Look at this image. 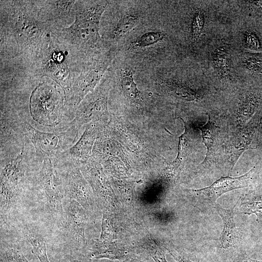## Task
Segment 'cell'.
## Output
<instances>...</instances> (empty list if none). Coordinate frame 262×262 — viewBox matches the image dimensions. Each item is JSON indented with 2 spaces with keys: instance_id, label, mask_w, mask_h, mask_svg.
Listing matches in <instances>:
<instances>
[{
  "instance_id": "cell-1",
  "label": "cell",
  "mask_w": 262,
  "mask_h": 262,
  "mask_svg": "<svg viewBox=\"0 0 262 262\" xmlns=\"http://www.w3.org/2000/svg\"><path fill=\"white\" fill-rule=\"evenodd\" d=\"M0 13V31L14 39L18 55L35 71L54 26L42 18L33 0H1Z\"/></svg>"
},
{
  "instance_id": "cell-2",
  "label": "cell",
  "mask_w": 262,
  "mask_h": 262,
  "mask_svg": "<svg viewBox=\"0 0 262 262\" xmlns=\"http://www.w3.org/2000/svg\"><path fill=\"white\" fill-rule=\"evenodd\" d=\"M109 4L107 0H76L74 22L67 27L54 28L51 37L85 63L103 58L107 52H103L100 23Z\"/></svg>"
},
{
  "instance_id": "cell-3",
  "label": "cell",
  "mask_w": 262,
  "mask_h": 262,
  "mask_svg": "<svg viewBox=\"0 0 262 262\" xmlns=\"http://www.w3.org/2000/svg\"><path fill=\"white\" fill-rule=\"evenodd\" d=\"M29 110L33 120L42 126L56 127L63 120L73 115L65 105L62 88L53 80L42 77L29 99Z\"/></svg>"
},
{
  "instance_id": "cell-4",
  "label": "cell",
  "mask_w": 262,
  "mask_h": 262,
  "mask_svg": "<svg viewBox=\"0 0 262 262\" xmlns=\"http://www.w3.org/2000/svg\"><path fill=\"white\" fill-rule=\"evenodd\" d=\"M0 63V100L16 105L26 103L42 77L18 55Z\"/></svg>"
},
{
  "instance_id": "cell-5",
  "label": "cell",
  "mask_w": 262,
  "mask_h": 262,
  "mask_svg": "<svg viewBox=\"0 0 262 262\" xmlns=\"http://www.w3.org/2000/svg\"><path fill=\"white\" fill-rule=\"evenodd\" d=\"M82 71L78 60L65 46L50 36L49 47L36 70L37 75L55 81L63 90L66 98Z\"/></svg>"
},
{
  "instance_id": "cell-6",
  "label": "cell",
  "mask_w": 262,
  "mask_h": 262,
  "mask_svg": "<svg viewBox=\"0 0 262 262\" xmlns=\"http://www.w3.org/2000/svg\"><path fill=\"white\" fill-rule=\"evenodd\" d=\"M18 115L21 130L33 144L37 162L46 159H56L76 141L79 129L71 122L53 132L42 131L33 127L22 115Z\"/></svg>"
},
{
  "instance_id": "cell-7",
  "label": "cell",
  "mask_w": 262,
  "mask_h": 262,
  "mask_svg": "<svg viewBox=\"0 0 262 262\" xmlns=\"http://www.w3.org/2000/svg\"><path fill=\"white\" fill-rule=\"evenodd\" d=\"M39 164L34 184L37 195L47 213L58 226L63 227L65 197L61 179L51 159H45Z\"/></svg>"
},
{
  "instance_id": "cell-8",
  "label": "cell",
  "mask_w": 262,
  "mask_h": 262,
  "mask_svg": "<svg viewBox=\"0 0 262 262\" xmlns=\"http://www.w3.org/2000/svg\"><path fill=\"white\" fill-rule=\"evenodd\" d=\"M61 179L65 198L75 200L86 211L93 208L94 200L79 165L70 162H53Z\"/></svg>"
},
{
  "instance_id": "cell-9",
  "label": "cell",
  "mask_w": 262,
  "mask_h": 262,
  "mask_svg": "<svg viewBox=\"0 0 262 262\" xmlns=\"http://www.w3.org/2000/svg\"><path fill=\"white\" fill-rule=\"evenodd\" d=\"M27 140L17 150H9L8 154L1 155L0 184L22 192L26 184V173L29 164L34 160L28 150ZM22 143V144H23Z\"/></svg>"
},
{
  "instance_id": "cell-10",
  "label": "cell",
  "mask_w": 262,
  "mask_h": 262,
  "mask_svg": "<svg viewBox=\"0 0 262 262\" xmlns=\"http://www.w3.org/2000/svg\"><path fill=\"white\" fill-rule=\"evenodd\" d=\"M258 177L257 169L253 167L241 176L221 177L208 187L190 191L196 201V205L201 208H208L214 207L216 200L224 194L251 185L256 182Z\"/></svg>"
},
{
  "instance_id": "cell-11",
  "label": "cell",
  "mask_w": 262,
  "mask_h": 262,
  "mask_svg": "<svg viewBox=\"0 0 262 262\" xmlns=\"http://www.w3.org/2000/svg\"><path fill=\"white\" fill-rule=\"evenodd\" d=\"M111 60V56H109L82 71L76 78L65 98V105L73 115L82 100L102 80Z\"/></svg>"
},
{
  "instance_id": "cell-12",
  "label": "cell",
  "mask_w": 262,
  "mask_h": 262,
  "mask_svg": "<svg viewBox=\"0 0 262 262\" xmlns=\"http://www.w3.org/2000/svg\"><path fill=\"white\" fill-rule=\"evenodd\" d=\"M74 0H33L40 15L55 28L67 27L75 19Z\"/></svg>"
},
{
  "instance_id": "cell-13",
  "label": "cell",
  "mask_w": 262,
  "mask_h": 262,
  "mask_svg": "<svg viewBox=\"0 0 262 262\" xmlns=\"http://www.w3.org/2000/svg\"><path fill=\"white\" fill-rule=\"evenodd\" d=\"M64 206V227L71 240L78 246L86 245L85 229L87 222L86 210L77 201L67 200Z\"/></svg>"
},
{
  "instance_id": "cell-14",
  "label": "cell",
  "mask_w": 262,
  "mask_h": 262,
  "mask_svg": "<svg viewBox=\"0 0 262 262\" xmlns=\"http://www.w3.org/2000/svg\"><path fill=\"white\" fill-rule=\"evenodd\" d=\"M262 119L261 114L258 112L245 126L240 128L231 138L229 144V160L231 171L242 154L250 147L255 133Z\"/></svg>"
},
{
  "instance_id": "cell-15",
  "label": "cell",
  "mask_w": 262,
  "mask_h": 262,
  "mask_svg": "<svg viewBox=\"0 0 262 262\" xmlns=\"http://www.w3.org/2000/svg\"><path fill=\"white\" fill-rule=\"evenodd\" d=\"M106 107V98L99 91L92 94L89 98L85 96L76 108L71 123L79 129L89 120L103 114Z\"/></svg>"
},
{
  "instance_id": "cell-16",
  "label": "cell",
  "mask_w": 262,
  "mask_h": 262,
  "mask_svg": "<svg viewBox=\"0 0 262 262\" xmlns=\"http://www.w3.org/2000/svg\"><path fill=\"white\" fill-rule=\"evenodd\" d=\"M236 204L229 209L224 208L218 203H216L214 206L223 223L220 246L224 249L231 247L239 240V234L234 219V210Z\"/></svg>"
},
{
  "instance_id": "cell-17",
  "label": "cell",
  "mask_w": 262,
  "mask_h": 262,
  "mask_svg": "<svg viewBox=\"0 0 262 262\" xmlns=\"http://www.w3.org/2000/svg\"><path fill=\"white\" fill-rule=\"evenodd\" d=\"M201 135L207 148L206 157L202 165L209 164L213 162L219 147V128L211 120L210 117L207 122L199 128Z\"/></svg>"
},
{
  "instance_id": "cell-18",
  "label": "cell",
  "mask_w": 262,
  "mask_h": 262,
  "mask_svg": "<svg viewBox=\"0 0 262 262\" xmlns=\"http://www.w3.org/2000/svg\"><path fill=\"white\" fill-rule=\"evenodd\" d=\"M22 192L0 184L1 220L5 219L17 207Z\"/></svg>"
},
{
  "instance_id": "cell-19",
  "label": "cell",
  "mask_w": 262,
  "mask_h": 262,
  "mask_svg": "<svg viewBox=\"0 0 262 262\" xmlns=\"http://www.w3.org/2000/svg\"><path fill=\"white\" fill-rule=\"evenodd\" d=\"M89 250V254L92 258L110 259L119 258L118 249L111 242L96 240L91 245Z\"/></svg>"
},
{
  "instance_id": "cell-20",
  "label": "cell",
  "mask_w": 262,
  "mask_h": 262,
  "mask_svg": "<svg viewBox=\"0 0 262 262\" xmlns=\"http://www.w3.org/2000/svg\"><path fill=\"white\" fill-rule=\"evenodd\" d=\"M240 208L245 214H256L257 221L262 223V194L245 195L241 199Z\"/></svg>"
},
{
  "instance_id": "cell-21",
  "label": "cell",
  "mask_w": 262,
  "mask_h": 262,
  "mask_svg": "<svg viewBox=\"0 0 262 262\" xmlns=\"http://www.w3.org/2000/svg\"><path fill=\"white\" fill-rule=\"evenodd\" d=\"M139 19V17L134 14L124 15L116 22L110 31V37L113 39H116L125 35L134 28L138 23Z\"/></svg>"
},
{
  "instance_id": "cell-22",
  "label": "cell",
  "mask_w": 262,
  "mask_h": 262,
  "mask_svg": "<svg viewBox=\"0 0 262 262\" xmlns=\"http://www.w3.org/2000/svg\"><path fill=\"white\" fill-rule=\"evenodd\" d=\"M256 97L248 95L241 102L237 113V121L239 125L242 126L251 116L258 106Z\"/></svg>"
},
{
  "instance_id": "cell-23",
  "label": "cell",
  "mask_w": 262,
  "mask_h": 262,
  "mask_svg": "<svg viewBox=\"0 0 262 262\" xmlns=\"http://www.w3.org/2000/svg\"><path fill=\"white\" fill-rule=\"evenodd\" d=\"M120 85L124 93L130 98L139 99L140 92L135 82L132 70L125 68L121 70Z\"/></svg>"
},
{
  "instance_id": "cell-24",
  "label": "cell",
  "mask_w": 262,
  "mask_h": 262,
  "mask_svg": "<svg viewBox=\"0 0 262 262\" xmlns=\"http://www.w3.org/2000/svg\"><path fill=\"white\" fill-rule=\"evenodd\" d=\"M25 236L32 246L33 252L39 262H49L44 238L40 234L33 232L26 234Z\"/></svg>"
},
{
  "instance_id": "cell-25",
  "label": "cell",
  "mask_w": 262,
  "mask_h": 262,
  "mask_svg": "<svg viewBox=\"0 0 262 262\" xmlns=\"http://www.w3.org/2000/svg\"><path fill=\"white\" fill-rule=\"evenodd\" d=\"M165 36L166 33L161 31L147 32L132 42L129 49H135L147 47L163 40Z\"/></svg>"
},
{
  "instance_id": "cell-26",
  "label": "cell",
  "mask_w": 262,
  "mask_h": 262,
  "mask_svg": "<svg viewBox=\"0 0 262 262\" xmlns=\"http://www.w3.org/2000/svg\"><path fill=\"white\" fill-rule=\"evenodd\" d=\"M214 69L220 76H225L229 71V60L227 50L224 48H220L213 58Z\"/></svg>"
},
{
  "instance_id": "cell-27",
  "label": "cell",
  "mask_w": 262,
  "mask_h": 262,
  "mask_svg": "<svg viewBox=\"0 0 262 262\" xmlns=\"http://www.w3.org/2000/svg\"><path fill=\"white\" fill-rule=\"evenodd\" d=\"M0 259L2 262H29L20 248L16 246H5L0 250Z\"/></svg>"
},
{
  "instance_id": "cell-28",
  "label": "cell",
  "mask_w": 262,
  "mask_h": 262,
  "mask_svg": "<svg viewBox=\"0 0 262 262\" xmlns=\"http://www.w3.org/2000/svg\"><path fill=\"white\" fill-rule=\"evenodd\" d=\"M115 238V229L113 219L110 213L105 211L102 215L100 240L106 242H111Z\"/></svg>"
},
{
  "instance_id": "cell-29",
  "label": "cell",
  "mask_w": 262,
  "mask_h": 262,
  "mask_svg": "<svg viewBox=\"0 0 262 262\" xmlns=\"http://www.w3.org/2000/svg\"><path fill=\"white\" fill-rule=\"evenodd\" d=\"M204 24L203 14L201 11L196 12L194 16L192 25V35L194 39L200 36Z\"/></svg>"
},
{
  "instance_id": "cell-30",
  "label": "cell",
  "mask_w": 262,
  "mask_h": 262,
  "mask_svg": "<svg viewBox=\"0 0 262 262\" xmlns=\"http://www.w3.org/2000/svg\"><path fill=\"white\" fill-rule=\"evenodd\" d=\"M243 63L249 70L262 75V59L254 57H248L244 59Z\"/></svg>"
},
{
  "instance_id": "cell-31",
  "label": "cell",
  "mask_w": 262,
  "mask_h": 262,
  "mask_svg": "<svg viewBox=\"0 0 262 262\" xmlns=\"http://www.w3.org/2000/svg\"><path fill=\"white\" fill-rule=\"evenodd\" d=\"M246 46L249 49L255 50H260L261 44L257 36L251 33H248L246 35Z\"/></svg>"
},
{
  "instance_id": "cell-32",
  "label": "cell",
  "mask_w": 262,
  "mask_h": 262,
  "mask_svg": "<svg viewBox=\"0 0 262 262\" xmlns=\"http://www.w3.org/2000/svg\"><path fill=\"white\" fill-rule=\"evenodd\" d=\"M151 254L156 262H167L164 251L154 243L151 246Z\"/></svg>"
},
{
  "instance_id": "cell-33",
  "label": "cell",
  "mask_w": 262,
  "mask_h": 262,
  "mask_svg": "<svg viewBox=\"0 0 262 262\" xmlns=\"http://www.w3.org/2000/svg\"><path fill=\"white\" fill-rule=\"evenodd\" d=\"M168 250L172 257L178 262H193L182 255L172 247L168 248Z\"/></svg>"
},
{
  "instance_id": "cell-34",
  "label": "cell",
  "mask_w": 262,
  "mask_h": 262,
  "mask_svg": "<svg viewBox=\"0 0 262 262\" xmlns=\"http://www.w3.org/2000/svg\"><path fill=\"white\" fill-rule=\"evenodd\" d=\"M233 262H262L250 258L246 253L243 252L238 255L234 259Z\"/></svg>"
}]
</instances>
